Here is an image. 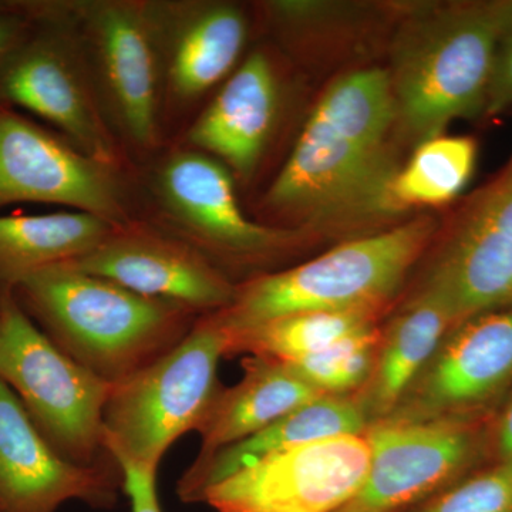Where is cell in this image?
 <instances>
[{
  "mask_svg": "<svg viewBox=\"0 0 512 512\" xmlns=\"http://www.w3.org/2000/svg\"><path fill=\"white\" fill-rule=\"evenodd\" d=\"M399 140L387 70L343 74L313 107L264 204L303 232L375 234L406 212L394 197Z\"/></svg>",
  "mask_w": 512,
  "mask_h": 512,
  "instance_id": "obj_1",
  "label": "cell"
},
{
  "mask_svg": "<svg viewBox=\"0 0 512 512\" xmlns=\"http://www.w3.org/2000/svg\"><path fill=\"white\" fill-rule=\"evenodd\" d=\"M512 33V0L416 6L390 49L400 138L419 146L453 121L484 116L498 50Z\"/></svg>",
  "mask_w": 512,
  "mask_h": 512,
  "instance_id": "obj_2",
  "label": "cell"
},
{
  "mask_svg": "<svg viewBox=\"0 0 512 512\" xmlns=\"http://www.w3.org/2000/svg\"><path fill=\"white\" fill-rule=\"evenodd\" d=\"M10 292H18L63 352L111 384L163 356L194 326L188 309L67 264L42 269Z\"/></svg>",
  "mask_w": 512,
  "mask_h": 512,
  "instance_id": "obj_3",
  "label": "cell"
},
{
  "mask_svg": "<svg viewBox=\"0 0 512 512\" xmlns=\"http://www.w3.org/2000/svg\"><path fill=\"white\" fill-rule=\"evenodd\" d=\"M437 227L433 217L420 215L350 238L306 264L248 282L228 308L212 316L227 332H237L295 313H380L429 248Z\"/></svg>",
  "mask_w": 512,
  "mask_h": 512,
  "instance_id": "obj_4",
  "label": "cell"
},
{
  "mask_svg": "<svg viewBox=\"0 0 512 512\" xmlns=\"http://www.w3.org/2000/svg\"><path fill=\"white\" fill-rule=\"evenodd\" d=\"M228 342L214 316H205L173 349L113 384L103 413L104 451L158 470L168 447L198 429L221 392L218 365Z\"/></svg>",
  "mask_w": 512,
  "mask_h": 512,
  "instance_id": "obj_5",
  "label": "cell"
},
{
  "mask_svg": "<svg viewBox=\"0 0 512 512\" xmlns=\"http://www.w3.org/2000/svg\"><path fill=\"white\" fill-rule=\"evenodd\" d=\"M0 380L57 453L93 466L104 451L103 413L113 384L63 352L10 291L0 295Z\"/></svg>",
  "mask_w": 512,
  "mask_h": 512,
  "instance_id": "obj_6",
  "label": "cell"
},
{
  "mask_svg": "<svg viewBox=\"0 0 512 512\" xmlns=\"http://www.w3.org/2000/svg\"><path fill=\"white\" fill-rule=\"evenodd\" d=\"M421 292L439 299L456 325L512 308V156L454 215Z\"/></svg>",
  "mask_w": 512,
  "mask_h": 512,
  "instance_id": "obj_7",
  "label": "cell"
},
{
  "mask_svg": "<svg viewBox=\"0 0 512 512\" xmlns=\"http://www.w3.org/2000/svg\"><path fill=\"white\" fill-rule=\"evenodd\" d=\"M369 467L365 434L329 437L262 458L208 488L202 503L217 512H336L355 497Z\"/></svg>",
  "mask_w": 512,
  "mask_h": 512,
  "instance_id": "obj_8",
  "label": "cell"
},
{
  "mask_svg": "<svg viewBox=\"0 0 512 512\" xmlns=\"http://www.w3.org/2000/svg\"><path fill=\"white\" fill-rule=\"evenodd\" d=\"M370 467L365 483L336 512H407L463 480L481 451L470 419L377 421L365 431Z\"/></svg>",
  "mask_w": 512,
  "mask_h": 512,
  "instance_id": "obj_9",
  "label": "cell"
},
{
  "mask_svg": "<svg viewBox=\"0 0 512 512\" xmlns=\"http://www.w3.org/2000/svg\"><path fill=\"white\" fill-rule=\"evenodd\" d=\"M36 22L0 67V104L36 114L87 157L113 168L119 153L76 42Z\"/></svg>",
  "mask_w": 512,
  "mask_h": 512,
  "instance_id": "obj_10",
  "label": "cell"
},
{
  "mask_svg": "<svg viewBox=\"0 0 512 512\" xmlns=\"http://www.w3.org/2000/svg\"><path fill=\"white\" fill-rule=\"evenodd\" d=\"M146 3L103 2L84 13L99 93L116 126L140 147L157 143L164 23Z\"/></svg>",
  "mask_w": 512,
  "mask_h": 512,
  "instance_id": "obj_11",
  "label": "cell"
},
{
  "mask_svg": "<svg viewBox=\"0 0 512 512\" xmlns=\"http://www.w3.org/2000/svg\"><path fill=\"white\" fill-rule=\"evenodd\" d=\"M22 202L63 205L127 228L113 168L0 104V208Z\"/></svg>",
  "mask_w": 512,
  "mask_h": 512,
  "instance_id": "obj_12",
  "label": "cell"
},
{
  "mask_svg": "<svg viewBox=\"0 0 512 512\" xmlns=\"http://www.w3.org/2000/svg\"><path fill=\"white\" fill-rule=\"evenodd\" d=\"M512 382V308L463 320L447 333L387 421L470 419ZM383 421V420H382Z\"/></svg>",
  "mask_w": 512,
  "mask_h": 512,
  "instance_id": "obj_13",
  "label": "cell"
},
{
  "mask_svg": "<svg viewBox=\"0 0 512 512\" xmlns=\"http://www.w3.org/2000/svg\"><path fill=\"white\" fill-rule=\"evenodd\" d=\"M157 191L192 244L215 254L259 258L284 251L306 234L249 220L239 207L228 168L201 151H181L168 158L158 174Z\"/></svg>",
  "mask_w": 512,
  "mask_h": 512,
  "instance_id": "obj_14",
  "label": "cell"
},
{
  "mask_svg": "<svg viewBox=\"0 0 512 512\" xmlns=\"http://www.w3.org/2000/svg\"><path fill=\"white\" fill-rule=\"evenodd\" d=\"M117 485L110 471L57 453L19 397L0 380V512H56L70 500L110 508Z\"/></svg>",
  "mask_w": 512,
  "mask_h": 512,
  "instance_id": "obj_15",
  "label": "cell"
},
{
  "mask_svg": "<svg viewBox=\"0 0 512 512\" xmlns=\"http://www.w3.org/2000/svg\"><path fill=\"white\" fill-rule=\"evenodd\" d=\"M66 264L137 295L191 312H220L231 305L237 293V288L192 245L127 228Z\"/></svg>",
  "mask_w": 512,
  "mask_h": 512,
  "instance_id": "obj_16",
  "label": "cell"
},
{
  "mask_svg": "<svg viewBox=\"0 0 512 512\" xmlns=\"http://www.w3.org/2000/svg\"><path fill=\"white\" fill-rule=\"evenodd\" d=\"M278 82L271 60L256 52L229 77L188 131V141L231 170L249 177L258 167L278 113Z\"/></svg>",
  "mask_w": 512,
  "mask_h": 512,
  "instance_id": "obj_17",
  "label": "cell"
},
{
  "mask_svg": "<svg viewBox=\"0 0 512 512\" xmlns=\"http://www.w3.org/2000/svg\"><path fill=\"white\" fill-rule=\"evenodd\" d=\"M367 427L369 421L356 397H320L247 439L208 456H198L178 483V497L184 503H198L212 485L227 480L276 451L346 434L362 436Z\"/></svg>",
  "mask_w": 512,
  "mask_h": 512,
  "instance_id": "obj_18",
  "label": "cell"
},
{
  "mask_svg": "<svg viewBox=\"0 0 512 512\" xmlns=\"http://www.w3.org/2000/svg\"><path fill=\"white\" fill-rule=\"evenodd\" d=\"M244 369L241 383L221 390L198 426L200 457L247 439L303 404L326 396L278 360L252 356Z\"/></svg>",
  "mask_w": 512,
  "mask_h": 512,
  "instance_id": "obj_19",
  "label": "cell"
},
{
  "mask_svg": "<svg viewBox=\"0 0 512 512\" xmlns=\"http://www.w3.org/2000/svg\"><path fill=\"white\" fill-rule=\"evenodd\" d=\"M454 326L446 306L421 291L394 318L382 336L375 369L363 387L365 393L356 396L369 426L393 413Z\"/></svg>",
  "mask_w": 512,
  "mask_h": 512,
  "instance_id": "obj_20",
  "label": "cell"
},
{
  "mask_svg": "<svg viewBox=\"0 0 512 512\" xmlns=\"http://www.w3.org/2000/svg\"><path fill=\"white\" fill-rule=\"evenodd\" d=\"M121 231L80 211L0 215V288L13 291L28 276L89 254Z\"/></svg>",
  "mask_w": 512,
  "mask_h": 512,
  "instance_id": "obj_21",
  "label": "cell"
},
{
  "mask_svg": "<svg viewBox=\"0 0 512 512\" xmlns=\"http://www.w3.org/2000/svg\"><path fill=\"white\" fill-rule=\"evenodd\" d=\"M180 18L171 35L168 86L177 99L192 100L231 72L244 49L247 20L228 3L194 6Z\"/></svg>",
  "mask_w": 512,
  "mask_h": 512,
  "instance_id": "obj_22",
  "label": "cell"
},
{
  "mask_svg": "<svg viewBox=\"0 0 512 512\" xmlns=\"http://www.w3.org/2000/svg\"><path fill=\"white\" fill-rule=\"evenodd\" d=\"M379 312H305L282 316L252 328L227 332L231 353L289 362L313 355L353 333L375 328Z\"/></svg>",
  "mask_w": 512,
  "mask_h": 512,
  "instance_id": "obj_23",
  "label": "cell"
},
{
  "mask_svg": "<svg viewBox=\"0 0 512 512\" xmlns=\"http://www.w3.org/2000/svg\"><path fill=\"white\" fill-rule=\"evenodd\" d=\"M477 153L471 137L441 134L423 141L400 168L394 183L396 201L404 211L448 204L471 180Z\"/></svg>",
  "mask_w": 512,
  "mask_h": 512,
  "instance_id": "obj_24",
  "label": "cell"
},
{
  "mask_svg": "<svg viewBox=\"0 0 512 512\" xmlns=\"http://www.w3.org/2000/svg\"><path fill=\"white\" fill-rule=\"evenodd\" d=\"M380 342L382 333L375 326L353 333L313 355L282 363L293 375L326 396H349L369 382Z\"/></svg>",
  "mask_w": 512,
  "mask_h": 512,
  "instance_id": "obj_25",
  "label": "cell"
},
{
  "mask_svg": "<svg viewBox=\"0 0 512 512\" xmlns=\"http://www.w3.org/2000/svg\"><path fill=\"white\" fill-rule=\"evenodd\" d=\"M407 512H512V460L463 478Z\"/></svg>",
  "mask_w": 512,
  "mask_h": 512,
  "instance_id": "obj_26",
  "label": "cell"
},
{
  "mask_svg": "<svg viewBox=\"0 0 512 512\" xmlns=\"http://www.w3.org/2000/svg\"><path fill=\"white\" fill-rule=\"evenodd\" d=\"M121 471V485L130 498L131 512H163L157 494V468L138 466L127 458H114Z\"/></svg>",
  "mask_w": 512,
  "mask_h": 512,
  "instance_id": "obj_27",
  "label": "cell"
},
{
  "mask_svg": "<svg viewBox=\"0 0 512 512\" xmlns=\"http://www.w3.org/2000/svg\"><path fill=\"white\" fill-rule=\"evenodd\" d=\"M512 109V33L504 40L495 59L484 116H498Z\"/></svg>",
  "mask_w": 512,
  "mask_h": 512,
  "instance_id": "obj_28",
  "label": "cell"
},
{
  "mask_svg": "<svg viewBox=\"0 0 512 512\" xmlns=\"http://www.w3.org/2000/svg\"><path fill=\"white\" fill-rule=\"evenodd\" d=\"M45 10L46 6H32L18 12L0 13V67Z\"/></svg>",
  "mask_w": 512,
  "mask_h": 512,
  "instance_id": "obj_29",
  "label": "cell"
},
{
  "mask_svg": "<svg viewBox=\"0 0 512 512\" xmlns=\"http://www.w3.org/2000/svg\"><path fill=\"white\" fill-rule=\"evenodd\" d=\"M497 446L501 460H512V400L498 426Z\"/></svg>",
  "mask_w": 512,
  "mask_h": 512,
  "instance_id": "obj_30",
  "label": "cell"
},
{
  "mask_svg": "<svg viewBox=\"0 0 512 512\" xmlns=\"http://www.w3.org/2000/svg\"><path fill=\"white\" fill-rule=\"evenodd\" d=\"M28 8L29 6L23 5V3L0 2V13L18 12V10H26Z\"/></svg>",
  "mask_w": 512,
  "mask_h": 512,
  "instance_id": "obj_31",
  "label": "cell"
}]
</instances>
